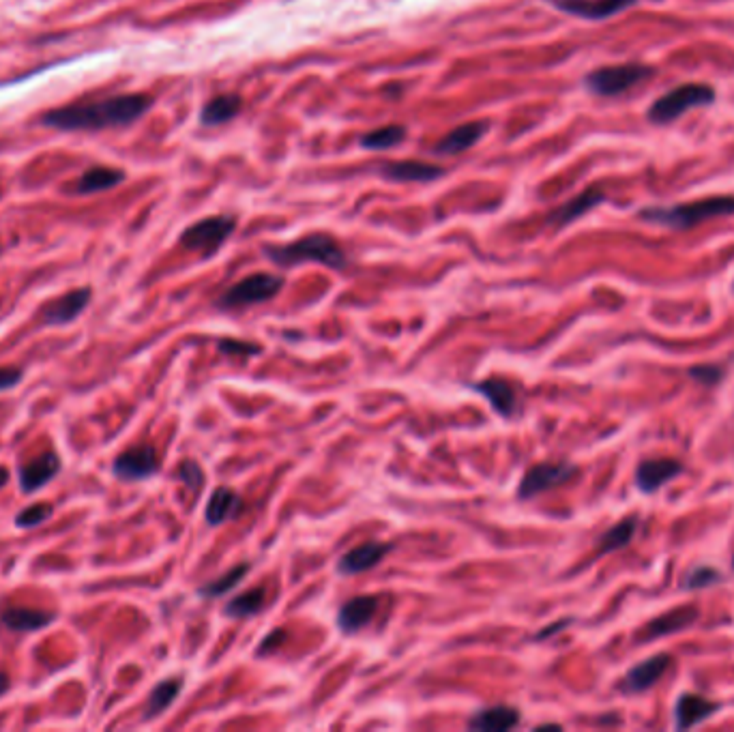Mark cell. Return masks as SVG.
<instances>
[{
  "label": "cell",
  "instance_id": "cell-1",
  "mask_svg": "<svg viewBox=\"0 0 734 732\" xmlns=\"http://www.w3.org/2000/svg\"><path fill=\"white\" fill-rule=\"evenodd\" d=\"M153 99L142 93L116 95L93 104H78L48 112L43 116V125L63 131H97L112 127H127L151 110Z\"/></svg>",
  "mask_w": 734,
  "mask_h": 732
},
{
  "label": "cell",
  "instance_id": "cell-2",
  "mask_svg": "<svg viewBox=\"0 0 734 732\" xmlns=\"http://www.w3.org/2000/svg\"><path fill=\"white\" fill-rule=\"evenodd\" d=\"M262 252L273 265L282 269L297 267L303 265V262H316V265L333 271H342L348 267V256L342 250V245L322 232L307 234V237L288 245H267Z\"/></svg>",
  "mask_w": 734,
  "mask_h": 732
},
{
  "label": "cell",
  "instance_id": "cell-3",
  "mask_svg": "<svg viewBox=\"0 0 734 732\" xmlns=\"http://www.w3.org/2000/svg\"><path fill=\"white\" fill-rule=\"evenodd\" d=\"M728 215H734V196H709L692 202L672 204V207H647L640 211L644 222L674 230H689L702 222H709V219Z\"/></svg>",
  "mask_w": 734,
  "mask_h": 732
},
{
  "label": "cell",
  "instance_id": "cell-4",
  "mask_svg": "<svg viewBox=\"0 0 734 732\" xmlns=\"http://www.w3.org/2000/svg\"><path fill=\"white\" fill-rule=\"evenodd\" d=\"M717 93L711 84H702V82H687V84H679L674 86L672 91L664 93L662 97H657L649 112L647 119L653 125H670L683 116L685 112H692L696 108H707L711 104H715Z\"/></svg>",
  "mask_w": 734,
  "mask_h": 732
},
{
  "label": "cell",
  "instance_id": "cell-5",
  "mask_svg": "<svg viewBox=\"0 0 734 732\" xmlns=\"http://www.w3.org/2000/svg\"><path fill=\"white\" fill-rule=\"evenodd\" d=\"M655 76V69L644 63H623V65H608L593 69L589 76L584 78V86L593 95L599 97H616L623 95L634 86L647 82Z\"/></svg>",
  "mask_w": 734,
  "mask_h": 732
},
{
  "label": "cell",
  "instance_id": "cell-6",
  "mask_svg": "<svg viewBox=\"0 0 734 732\" xmlns=\"http://www.w3.org/2000/svg\"><path fill=\"white\" fill-rule=\"evenodd\" d=\"M284 288V277L273 273H254L243 277L241 282L230 286L222 297L215 301L217 310H243V307H252L258 303H267L280 295Z\"/></svg>",
  "mask_w": 734,
  "mask_h": 732
},
{
  "label": "cell",
  "instance_id": "cell-7",
  "mask_svg": "<svg viewBox=\"0 0 734 732\" xmlns=\"http://www.w3.org/2000/svg\"><path fill=\"white\" fill-rule=\"evenodd\" d=\"M234 228H237V219L232 215L204 217L200 222L183 230L181 245L185 250H192L202 254L204 258H209L222 250L224 243L232 237Z\"/></svg>",
  "mask_w": 734,
  "mask_h": 732
},
{
  "label": "cell",
  "instance_id": "cell-8",
  "mask_svg": "<svg viewBox=\"0 0 734 732\" xmlns=\"http://www.w3.org/2000/svg\"><path fill=\"white\" fill-rule=\"evenodd\" d=\"M578 473V466L571 462H541L528 468L518 486V499L531 501L535 496L563 486Z\"/></svg>",
  "mask_w": 734,
  "mask_h": 732
},
{
  "label": "cell",
  "instance_id": "cell-9",
  "mask_svg": "<svg viewBox=\"0 0 734 732\" xmlns=\"http://www.w3.org/2000/svg\"><path fill=\"white\" fill-rule=\"evenodd\" d=\"M161 462L153 445H138L123 451L112 462V475L121 481H144L159 473Z\"/></svg>",
  "mask_w": 734,
  "mask_h": 732
},
{
  "label": "cell",
  "instance_id": "cell-10",
  "mask_svg": "<svg viewBox=\"0 0 734 732\" xmlns=\"http://www.w3.org/2000/svg\"><path fill=\"white\" fill-rule=\"evenodd\" d=\"M546 3L582 20H608L634 7L638 0H546Z\"/></svg>",
  "mask_w": 734,
  "mask_h": 732
},
{
  "label": "cell",
  "instance_id": "cell-11",
  "mask_svg": "<svg viewBox=\"0 0 734 732\" xmlns=\"http://www.w3.org/2000/svg\"><path fill=\"white\" fill-rule=\"evenodd\" d=\"M93 292L91 288H78L71 290L67 295L58 297L54 301H50L46 307L41 310V322L43 325L50 327H63L69 325V322L76 320L86 307L91 303Z\"/></svg>",
  "mask_w": 734,
  "mask_h": 732
},
{
  "label": "cell",
  "instance_id": "cell-12",
  "mask_svg": "<svg viewBox=\"0 0 734 732\" xmlns=\"http://www.w3.org/2000/svg\"><path fill=\"white\" fill-rule=\"evenodd\" d=\"M393 550V544H380V541H367L357 548H350L337 561L335 569L340 576H359L363 572H370L380 561Z\"/></svg>",
  "mask_w": 734,
  "mask_h": 732
},
{
  "label": "cell",
  "instance_id": "cell-13",
  "mask_svg": "<svg viewBox=\"0 0 734 732\" xmlns=\"http://www.w3.org/2000/svg\"><path fill=\"white\" fill-rule=\"evenodd\" d=\"M670 664H672V657L666 655V653L653 655V657H649V660L640 662L638 666L631 668L627 675L623 677L621 692L634 696V694H642V692L651 690V687L666 675V670L670 668Z\"/></svg>",
  "mask_w": 734,
  "mask_h": 732
},
{
  "label": "cell",
  "instance_id": "cell-14",
  "mask_svg": "<svg viewBox=\"0 0 734 732\" xmlns=\"http://www.w3.org/2000/svg\"><path fill=\"white\" fill-rule=\"evenodd\" d=\"M683 473V464L670 458H659V460H644L636 468V488L642 494H655L659 488H664L666 483L674 481Z\"/></svg>",
  "mask_w": 734,
  "mask_h": 732
},
{
  "label": "cell",
  "instance_id": "cell-15",
  "mask_svg": "<svg viewBox=\"0 0 734 732\" xmlns=\"http://www.w3.org/2000/svg\"><path fill=\"white\" fill-rule=\"evenodd\" d=\"M473 391H477L479 395H483L490 402V406L494 408V413H498L505 419H513L520 413V400L518 393L513 389V385L505 378H486L481 383L468 385Z\"/></svg>",
  "mask_w": 734,
  "mask_h": 732
},
{
  "label": "cell",
  "instance_id": "cell-16",
  "mask_svg": "<svg viewBox=\"0 0 734 732\" xmlns=\"http://www.w3.org/2000/svg\"><path fill=\"white\" fill-rule=\"evenodd\" d=\"M378 606H380V599L374 595H359V597L348 599V602L337 610V619H335L337 627H340V632L346 636L359 634L361 629L376 617Z\"/></svg>",
  "mask_w": 734,
  "mask_h": 732
},
{
  "label": "cell",
  "instance_id": "cell-17",
  "mask_svg": "<svg viewBox=\"0 0 734 732\" xmlns=\"http://www.w3.org/2000/svg\"><path fill=\"white\" fill-rule=\"evenodd\" d=\"M61 458H58L56 451H46L43 456H39L37 460L28 462L24 466L18 468V483H20V490L24 494H33V492H39L43 486H48V483L61 473Z\"/></svg>",
  "mask_w": 734,
  "mask_h": 732
},
{
  "label": "cell",
  "instance_id": "cell-18",
  "mask_svg": "<svg viewBox=\"0 0 734 732\" xmlns=\"http://www.w3.org/2000/svg\"><path fill=\"white\" fill-rule=\"evenodd\" d=\"M380 177L395 183H430L436 181L445 174V168L436 164H428V161H387L378 168Z\"/></svg>",
  "mask_w": 734,
  "mask_h": 732
},
{
  "label": "cell",
  "instance_id": "cell-19",
  "mask_svg": "<svg viewBox=\"0 0 734 732\" xmlns=\"http://www.w3.org/2000/svg\"><path fill=\"white\" fill-rule=\"evenodd\" d=\"M696 621H698V608H694V606L674 608L670 612L659 614L657 619H653L647 627H644L640 640L651 642V640H657V638L685 632V629L692 627Z\"/></svg>",
  "mask_w": 734,
  "mask_h": 732
},
{
  "label": "cell",
  "instance_id": "cell-20",
  "mask_svg": "<svg viewBox=\"0 0 734 732\" xmlns=\"http://www.w3.org/2000/svg\"><path fill=\"white\" fill-rule=\"evenodd\" d=\"M601 202H606V194L601 192L599 187L584 189L582 194H578L576 198H571L569 202L561 204L559 209H554L548 217V224L556 226V228L569 226L571 222H576V219H580L582 215L591 213L595 207H599Z\"/></svg>",
  "mask_w": 734,
  "mask_h": 732
},
{
  "label": "cell",
  "instance_id": "cell-21",
  "mask_svg": "<svg viewBox=\"0 0 734 732\" xmlns=\"http://www.w3.org/2000/svg\"><path fill=\"white\" fill-rule=\"evenodd\" d=\"M486 131H488V123H483V121L464 123L460 127L451 129L449 134H445L443 138H440L438 144L434 146V153L440 155V157L460 155V153L471 149V146H475L483 138V134H486Z\"/></svg>",
  "mask_w": 734,
  "mask_h": 732
},
{
  "label": "cell",
  "instance_id": "cell-22",
  "mask_svg": "<svg viewBox=\"0 0 734 732\" xmlns=\"http://www.w3.org/2000/svg\"><path fill=\"white\" fill-rule=\"evenodd\" d=\"M243 514V499L230 488H217L204 509V520L209 526H222L237 520Z\"/></svg>",
  "mask_w": 734,
  "mask_h": 732
},
{
  "label": "cell",
  "instance_id": "cell-23",
  "mask_svg": "<svg viewBox=\"0 0 734 732\" xmlns=\"http://www.w3.org/2000/svg\"><path fill=\"white\" fill-rule=\"evenodd\" d=\"M54 621H56V614L43 612V610L5 608L3 612H0V623H3L9 632H18V634L41 632V629H46Z\"/></svg>",
  "mask_w": 734,
  "mask_h": 732
},
{
  "label": "cell",
  "instance_id": "cell-24",
  "mask_svg": "<svg viewBox=\"0 0 734 732\" xmlns=\"http://www.w3.org/2000/svg\"><path fill=\"white\" fill-rule=\"evenodd\" d=\"M719 709L717 702H711L696 694H681L677 705H674V722L679 730L694 728L700 722L709 720V717Z\"/></svg>",
  "mask_w": 734,
  "mask_h": 732
},
{
  "label": "cell",
  "instance_id": "cell-25",
  "mask_svg": "<svg viewBox=\"0 0 734 732\" xmlns=\"http://www.w3.org/2000/svg\"><path fill=\"white\" fill-rule=\"evenodd\" d=\"M518 724H520V711L516 707L494 705V707L477 711L471 717V722H468V728L483 730V732H488V730L503 732V730L516 728Z\"/></svg>",
  "mask_w": 734,
  "mask_h": 732
},
{
  "label": "cell",
  "instance_id": "cell-26",
  "mask_svg": "<svg viewBox=\"0 0 734 732\" xmlns=\"http://www.w3.org/2000/svg\"><path fill=\"white\" fill-rule=\"evenodd\" d=\"M181 692H183V679L181 677H170V679L159 681L153 687V692L149 694V698H146L142 720L149 722V720H155V717H159L161 713H166L174 705V700L179 698Z\"/></svg>",
  "mask_w": 734,
  "mask_h": 732
},
{
  "label": "cell",
  "instance_id": "cell-27",
  "mask_svg": "<svg viewBox=\"0 0 734 732\" xmlns=\"http://www.w3.org/2000/svg\"><path fill=\"white\" fill-rule=\"evenodd\" d=\"M243 110V99L237 93H222L213 99H209L204 104L202 112H200V121L202 125H224L230 123L232 119H237Z\"/></svg>",
  "mask_w": 734,
  "mask_h": 732
},
{
  "label": "cell",
  "instance_id": "cell-28",
  "mask_svg": "<svg viewBox=\"0 0 734 732\" xmlns=\"http://www.w3.org/2000/svg\"><path fill=\"white\" fill-rule=\"evenodd\" d=\"M123 181H125L123 170L97 166V168L84 172V177L73 185V189H76V194H95V192H106V189H112Z\"/></svg>",
  "mask_w": 734,
  "mask_h": 732
},
{
  "label": "cell",
  "instance_id": "cell-29",
  "mask_svg": "<svg viewBox=\"0 0 734 732\" xmlns=\"http://www.w3.org/2000/svg\"><path fill=\"white\" fill-rule=\"evenodd\" d=\"M264 602H267V591H264V587H254L237 597H232L224 608V614L230 619L256 617V614L264 608Z\"/></svg>",
  "mask_w": 734,
  "mask_h": 732
},
{
  "label": "cell",
  "instance_id": "cell-30",
  "mask_svg": "<svg viewBox=\"0 0 734 732\" xmlns=\"http://www.w3.org/2000/svg\"><path fill=\"white\" fill-rule=\"evenodd\" d=\"M636 531H638V518L636 516L625 518L619 524H614L610 531H606L604 535L597 539L599 554H610V552L627 548L631 544V539H634Z\"/></svg>",
  "mask_w": 734,
  "mask_h": 732
},
{
  "label": "cell",
  "instance_id": "cell-31",
  "mask_svg": "<svg viewBox=\"0 0 734 732\" xmlns=\"http://www.w3.org/2000/svg\"><path fill=\"white\" fill-rule=\"evenodd\" d=\"M406 138V127L404 125H385L378 127L374 131H367V134L361 136V146L367 151H387L393 149V146L402 144Z\"/></svg>",
  "mask_w": 734,
  "mask_h": 732
},
{
  "label": "cell",
  "instance_id": "cell-32",
  "mask_svg": "<svg viewBox=\"0 0 734 732\" xmlns=\"http://www.w3.org/2000/svg\"><path fill=\"white\" fill-rule=\"evenodd\" d=\"M249 569H252V567H249L247 563H241L237 567L228 569L226 574H222L219 578H215V580L204 584V587H200L198 589V595L204 597V599H215V597L228 595L232 589L239 587V584L243 582V578L249 574Z\"/></svg>",
  "mask_w": 734,
  "mask_h": 732
},
{
  "label": "cell",
  "instance_id": "cell-33",
  "mask_svg": "<svg viewBox=\"0 0 734 732\" xmlns=\"http://www.w3.org/2000/svg\"><path fill=\"white\" fill-rule=\"evenodd\" d=\"M52 514H54L52 505H48V503H35V505L24 507L13 522H16L18 529H37L39 524L50 520Z\"/></svg>",
  "mask_w": 734,
  "mask_h": 732
},
{
  "label": "cell",
  "instance_id": "cell-34",
  "mask_svg": "<svg viewBox=\"0 0 734 732\" xmlns=\"http://www.w3.org/2000/svg\"><path fill=\"white\" fill-rule=\"evenodd\" d=\"M722 582V574L717 572V569L709 567V565H700V567H694L692 572H689L683 580V589L687 591H700V589H709L713 587V584Z\"/></svg>",
  "mask_w": 734,
  "mask_h": 732
},
{
  "label": "cell",
  "instance_id": "cell-35",
  "mask_svg": "<svg viewBox=\"0 0 734 732\" xmlns=\"http://www.w3.org/2000/svg\"><path fill=\"white\" fill-rule=\"evenodd\" d=\"M176 479H179L181 483H185V486L192 492H198L204 486V471H202L198 462L183 460L181 466H179V471H176Z\"/></svg>",
  "mask_w": 734,
  "mask_h": 732
},
{
  "label": "cell",
  "instance_id": "cell-36",
  "mask_svg": "<svg viewBox=\"0 0 734 732\" xmlns=\"http://www.w3.org/2000/svg\"><path fill=\"white\" fill-rule=\"evenodd\" d=\"M689 378H694L702 387H715L724 380V370L719 365H696L689 370Z\"/></svg>",
  "mask_w": 734,
  "mask_h": 732
},
{
  "label": "cell",
  "instance_id": "cell-37",
  "mask_svg": "<svg viewBox=\"0 0 734 732\" xmlns=\"http://www.w3.org/2000/svg\"><path fill=\"white\" fill-rule=\"evenodd\" d=\"M24 380V372L20 368H0V391H9L18 387Z\"/></svg>",
  "mask_w": 734,
  "mask_h": 732
},
{
  "label": "cell",
  "instance_id": "cell-38",
  "mask_svg": "<svg viewBox=\"0 0 734 732\" xmlns=\"http://www.w3.org/2000/svg\"><path fill=\"white\" fill-rule=\"evenodd\" d=\"M284 632H282V629H275V632L267 638V640H262V644H260V649H258V655H269L273 649H277V642H280V640H284Z\"/></svg>",
  "mask_w": 734,
  "mask_h": 732
},
{
  "label": "cell",
  "instance_id": "cell-39",
  "mask_svg": "<svg viewBox=\"0 0 734 732\" xmlns=\"http://www.w3.org/2000/svg\"><path fill=\"white\" fill-rule=\"evenodd\" d=\"M219 348H222V350H230V353H232V350H243V353H247V350H256V353H258V348H256V346H249V344H234V342H219Z\"/></svg>",
  "mask_w": 734,
  "mask_h": 732
},
{
  "label": "cell",
  "instance_id": "cell-40",
  "mask_svg": "<svg viewBox=\"0 0 734 732\" xmlns=\"http://www.w3.org/2000/svg\"><path fill=\"white\" fill-rule=\"evenodd\" d=\"M9 690H11V679H9L7 672L0 670V698H3Z\"/></svg>",
  "mask_w": 734,
  "mask_h": 732
},
{
  "label": "cell",
  "instance_id": "cell-41",
  "mask_svg": "<svg viewBox=\"0 0 734 732\" xmlns=\"http://www.w3.org/2000/svg\"><path fill=\"white\" fill-rule=\"evenodd\" d=\"M7 481H9V471L7 468H0V488H5Z\"/></svg>",
  "mask_w": 734,
  "mask_h": 732
},
{
  "label": "cell",
  "instance_id": "cell-42",
  "mask_svg": "<svg viewBox=\"0 0 734 732\" xmlns=\"http://www.w3.org/2000/svg\"><path fill=\"white\" fill-rule=\"evenodd\" d=\"M732 567H734V556H732Z\"/></svg>",
  "mask_w": 734,
  "mask_h": 732
},
{
  "label": "cell",
  "instance_id": "cell-43",
  "mask_svg": "<svg viewBox=\"0 0 734 732\" xmlns=\"http://www.w3.org/2000/svg\"><path fill=\"white\" fill-rule=\"evenodd\" d=\"M732 288H734V284H732Z\"/></svg>",
  "mask_w": 734,
  "mask_h": 732
}]
</instances>
